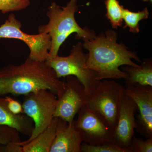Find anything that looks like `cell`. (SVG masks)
<instances>
[{
    "instance_id": "obj_14",
    "label": "cell",
    "mask_w": 152,
    "mask_h": 152,
    "mask_svg": "<svg viewBox=\"0 0 152 152\" xmlns=\"http://www.w3.org/2000/svg\"><path fill=\"white\" fill-rule=\"evenodd\" d=\"M122 71L127 74L126 86L136 85L152 87V61L151 59L144 60L139 67L125 65Z\"/></svg>"
},
{
    "instance_id": "obj_12",
    "label": "cell",
    "mask_w": 152,
    "mask_h": 152,
    "mask_svg": "<svg viewBox=\"0 0 152 152\" xmlns=\"http://www.w3.org/2000/svg\"><path fill=\"white\" fill-rule=\"evenodd\" d=\"M82 142L74 121L69 124L58 118L56 136L50 152H81Z\"/></svg>"
},
{
    "instance_id": "obj_5",
    "label": "cell",
    "mask_w": 152,
    "mask_h": 152,
    "mask_svg": "<svg viewBox=\"0 0 152 152\" xmlns=\"http://www.w3.org/2000/svg\"><path fill=\"white\" fill-rule=\"evenodd\" d=\"M22 106L24 114L34 122L32 133L27 140L17 142L23 145L31 141L50 125L53 118L58 98L53 93L41 90L25 95Z\"/></svg>"
},
{
    "instance_id": "obj_10",
    "label": "cell",
    "mask_w": 152,
    "mask_h": 152,
    "mask_svg": "<svg viewBox=\"0 0 152 152\" xmlns=\"http://www.w3.org/2000/svg\"><path fill=\"white\" fill-rule=\"evenodd\" d=\"M125 88V94L134 101L139 110L135 130L146 139L152 137V87L136 85Z\"/></svg>"
},
{
    "instance_id": "obj_13",
    "label": "cell",
    "mask_w": 152,
    "mask_h": 152,
    "mask_svg": "<svg viewBox=\"0 0 152 152\" xmlns=\"http://www.w3.org/2000/svg\"><path fill=\"white\" fill-rule=\"evenodd\" d=\"M0 125L16 130L29 137L34 128V122L25 114H15L10 110L4 98L0 96Z\"/></svg>"
},
{
    "instance_id": "obj_24",
    "label": "cell",
    "mask_w": 152,
    "mask_h": 152,
    "mask_svg": "<svg viewBox=\"0 0 152 152\" xmlns=\"http://www.w3.org/2000/svg\"><path fill=\"white\" fill-rule=\"evenodd\" d=\"M143 1H145V2H148V1H150L151 2L152 1V0H142Z\"/></svg>"
},
{
    "instance_id": "obj_11",
    "label": "cell",
    "mask_w": 152,
    "mask_h": 152,
    "mask_svg": "<svg viewBox=\"0 0 152 152\" xmlns=\"http://www.w3.org/2000/svg\"><path fill=\"white\" fill-rule=\"evenodd\" d=\"M138 110L137 104L125 94L120 106L116 126L114 129V142L127 150L134 136L136 126L135 114Z\"/></svg>"
},
{
    "instance_id": "obj_22",
    "label": "cell",
    "mask_w": 152,
    "mask_h": 152,
    "mask_svg": "<svg viewBox=\"0 0 152 152\" xmlns=\"http://www.w3.org/2000/svg\"><path fill=\"white\" fill-rule=\"evenodd\" d=\"M7 106L10 110L15 114H24L22 104L13 98L6 96L4 98Z\"/></svg>"
},
{
    "instance_id": "obj_16",
    "label": "cell",
    "mask_w": 152,
    "mask_h": 152,
    "mask_svg": "<svg viewBox=\"0 0 152 152\" xmlns=\"http://www.w3.org/2000/svg\"><path fill=\"white\" fill-rule=\"evenodd\" d=\"M122 14L123 20L125 23L124 28H129V31L133 34H137L140 32L139 22L142 20L148 19L149 15L148 10L146 7L142 11L137 12H132L124 7Z\"/></svg>"
},
{
    "instance_id": "obj_6",
    "label": "cell",
    "mask_w": 152,
    "mask_h": 152,
    "mask_svg": "<svg viewBox=\"0 0 152 152\" xmlns=\"http://www.w3.org/2000/svg\"><path fill=\"white\" fill-rule=\"evenodd\" d=\"M126 88L114 80L106 79L89 96L86 106L98 112L114 129Z\"/></svg>"
},
{
    "instance_id": "obj_9",
    "label": "cell",
    "mask_w": 152,
    "mask_h": 152,
    "mask_svg": "<svg viewBox=\"0 0 152 152\" xmlns=\"http://www.w3.org/2000/svg\"><path fill=\"white\" fill-rule=\"evenodd\" d=\"M64 88L58 96L54 116L70 124L83 106L86 105L89 96L85 87L75 76H67Z\"/></svg>"
},
{
    "instance_id": "obj_2",
    "label": "cell",
    "mask_w": 152,
    "mask_h": 152,
    "mask_svg": "<svg viewBox=\"0 0 152 152\" xmlns=\"http://www.w3.org/2000/svg\"><path fill=\"white\" fill-rule=\"evenodd\" d=\"M116 32L111 30L96 36L92 39H84L83 47L88 51L87 67L94 72L99 80L125 79L127 74L120 69L121 66L139 67L132 59L141 62L137 55L117 42Z\"/></svg>"
},
{
    "instance_id": "obj_19",
    "label": "cell",
    "mask_w": 152,
    "mask_h": 152,
    "mask_svg": "<svg viewBox=\"0 0 152 152\" xmlns=\"http://www.w3.org/2000/svg\"><path fill=\"white\" fill-rule=\"evenodd\" d=\"M30 4V0H0V11L3 14H6L22 10Z\"/></svg>"
},
{
    "instance_id": "obj_4",
    "label": "cell",
    "mask_w": 152,
    "mask_h": 152,
    "mask_svg": "<svg viewBox=\"0 0 152 152\" xmlns=\"http://www.w3.org/2000/svg\"><path fill=\"white\" fill-rule=\"evenodd\" d=\"M88 57V54H85L83 51V44L79 42L73 46L68 56L57 55L49 58L46 61L59 78L70 75L76 77L89 96L101 81L98 80L94 72L87 67Z\"/></svg>"
},
{
    "instance_id": "obj_23",
    "label": "cell",
    "mask_w": 152,
    "mask_h": 152,
    "mask_svg": "<svg viewBox=\"0 0 152 152\" xmlns=\"http://www.w3.org/2000/svg\"><path fill=\"white\" fill-rule=\"evenodd\" d=\"M0 152H23V147L15 142L0 144Z\"/></svg>"
},
{
    "instance_id": "obj_18",
    "label": "cell",
    "mask_w": 152,
    "mask_h": 152,
    "mask_svg": "<svg viewBox=\"0 0 152 152\" xmlns=\"http://www.w3.org/2000/svg\"><path fill=\"white\" fill-rule=\"evenodd\" d=\"M81 152H128L126 149L121 148L113 142L97 145L82 143Z\"/></svg>"
},
{
    "instance_id": "obj_3",
    "label": "cell",
    "mask_w": 152,
    "mask_h": 152,
    "mask_svg": "<svg viewBox=\"0 0 152 152\" xmlns=\"http://www.w3.org/2000/svg\"><path fill=\"white\" fill-rule=\"evenodd\" d=\"M77 10V0H70L64 7L52 2L48 8L46 16L49 18L48 23L39 26L38 32L47 33L50 37L51 45L49 50V58L58 55L60 47L73 33L76 34V39L83 40L92 39L96 37L92 30L83 28L77 23L75 14Z\"/></svg>"
},
{
    "instance_id": "obj_8",
    "label": "cell",
    "mask_w": 152,
    "mask_h": 152,
    "mask_svg": "<svg viewBox=\"0 0 152 152\" xmlns=\"http://www.w3.org/2000/svg\"><path fill=\"white\" fill-rule=\"evenodd\" d=\"M77 114L74 124L83 142L91 145L114 142V129L100 114L86 105L83 106Z\"/></svg>"
},
{
    "instance_id": "obj_17",
    "label": "cell",
    "mask_w": 152,
    "mask_h": 152,
    "mask_svg": "<svg viewBox=\"0 0 152 152\" xmlns=\"http://www.w3.org/2000/svg\"><path fill=\"white\" fill-rule=\"evenodd\" d=\"M105 3L107 18L113 28H118L123 24L122 10L124 7L120 5L118 0H106Z\"/></svg>"
},
{
    "instance_id": "obj_7",
    "label": "cell",
    "mask_w": 152,
    "mask_h": 152,
    "mask_svg": "<svg viewBox=\"0 0 152 152\" xmlns=\"http://www.w3.org/2000/svg\"><path fill=\"white\" fill-rule=\"evenodd\" d=\"M21 23L11 14L2 25L0 26V39H12L24 42L30 50L29 58L40 61H46L50 57L49 50L51 42L48 34L39 33L29 34L21 30Z\"/></svg>"
},
{
    "instance_id": "obj_1",
    "label": "cell",
    "mask_w": 152,
    "mask_h": 152,
    "mask_svg": "<svg viewBox=\"0 0 152 152\" xmlns=\"http://www.w3.org/2000/svg\"><path fill=\"white\" fill-rule=\"evenodd\" d=\"M65 82L58 77L46 61H40L28 57L18 65H8L0 69V96L28 94L41 90L50 91L59 96Z\"/></svg>"
},
{
    "instance_id": "obj_20",
    "label": "cell",
    "mask_w": 152,
    "mask_h": 152,
    "mask_svg": "<svg viewBox=\"0 0 152 152\" xmlns=\"http://www.w3.org/2000/svg\"><path fill=\"white\" fill-rule=\"evenodd\" d=\"M129 152H152V137L138 139L133 137L128 147Z\"/></svg>"
},
{
    "instance_id": "obj_21",
    "label": "cell",
    "mask_w": 152,
    "mask_h": 152,
    "mask_svg": "<svg viewBox=\"0 0 152 152\" xmlns=\"http://www.w3.org/2000/svg\"><path fill=\"white\" fill-rule=\"evenodd\" d=\"M20 141V133L18 131L7 126L0 125V144L5 145Z\"/></svg>"
},
{
    "instance_id": "obj_15",
    "label": "cell",
    "mask_w": 152,
    "mask_h": 152,
    "mask_svg": "<svg viewBox=\"0 0 152 152\" xmlns=\"http://www.w3.org/2000/svg\"><path fill=\"white\" fill-rule=\"evenodd\" d=\"M58 118L54 117L50 125L35 138L22 146L23 152H50L56 136Z\"/></svg>"
}]
</instances>
